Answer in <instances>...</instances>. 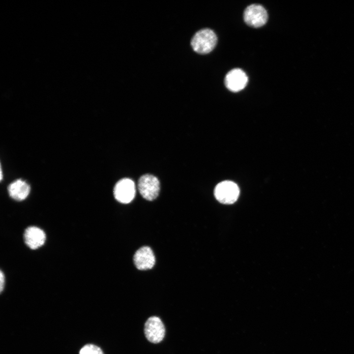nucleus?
I'll return each instance as SVG.
<instances>
[{
  "label": "nucleus",
  "mask_w": 354,
  "mask_h": 354,
  "mask_svg": "<svg viewBox=\"0 0 354 354\" xmlns=\"http://www.w3.org/2000/svg\"><path fill=\"white\" fill-rule=\"evenodd\" d=\"M217 43V36L211 30L204 29L197 31L193 36L191 46L196 52L206 54L211 52Z\"/></svg>",
  "instance_id": "1"
},
{
  "label": "nucleus",
  "mask_w": 354,
  "mask_h": 354,
  "mask_svg": "<svg viewBox=\"0 0 354 354\" xmlns=\"http://www.w3.org/2000/svg\"><path fill=\"white\" fill-rule=\"evenodd\" d=\"M216 199L221 203L232 204L238 199L239 189L238 186L231 181H223L218 183L214 190Z\"/></svg>",
  "instance_id": "2"
},
{
  "label": "nucleus",
  "mask_w": 354,
  "mask_h": 354,
  "mask_svg": "<svg viewBox=\"0 0 354 354\" xmlns=\"http://www.w3.org/2000/svg\"><path fill=\"white\" fill-rule=\"evenodd\" d=\"M138 187L144 198L148 201H152L156 199L159 194L160 182L156 177L146 174L139 178Z\"/></svg>",
  "instance_id": "3"
},
{
  "label": "nucleus",
  "mask_w": 354,
  "mask_h": 354,
  "mask_svg": "<svg viewBox=\"0 0 354 354\" xmlns=\"http://www.w3.org/2000/svg\"><path fill=\"white\" fill-rule=\"evenodd\" d=\"M245 22L249 26L259 28L267 22L268 15L266 10L260 4H253L247 6L244 11Z\"/></svg>",
  "instance_id": "4"
},
{
  "label": "nucleus",
  "mask_w": 354,
  "mask_h": 354,
  "mask_svg": "<svg viewBox=\"0 0 354 354\" xmlns=\"http://www.w3.org/2000/svg\"><path fill=\"white\" fill-rule=\"evenodd\" d=\"M136 187L134 181L130 178H124L119 180L114 189L115 199L122 204L131 202L135 197Z\"/></svg>",
  "instance_id": "5"
},
{
  "label": "nucleus",
  "mask_w": 354,
  "mask_h": 354,
  "mask_svg": "<svg viewBox=\"0 0 354 354\" xmlns=\"http://www.w3.org/2000/svg\"><path fill=\"white\" fill-rule=\"evenodd\" d=\"M144 332L147 339L153 343L160 342L165 334L164 325L157 317L149 318L145 324Z\"/></svg>",
  "instance_id": "6"
},
{
  "label": "nucleus",
  "mask_w": 354,
  "mask_h": 354,
  "mask_svg": "<svg viewBox=\"0 0 354 354\" xmlns=\"http://www.w3.org/2000/svg\"><path fill=\"white\" fill-rule=\"evenodd\" d=\"M248 77L245 73L239 68L230 71L225 78V84L227 88L233 92L243 89L246 86Z\"/></svg>",
  "instance_id": "7"
},
{
  "label": "nucleus",
  "mask_w": 354,
  "mask_h": 354,
  "mask_svg": "<svg viewBox=\"0 0 354 354\" xmlns=\"http://www.w3.org/2000/svg\"><path fill=\"white\" fill-rule=\"evenodd\" d=\"M133 259L137 268L142 270L152 268L155 263L153 252L148 246L139 249L135 253Z\"/></svg>",
  "instance_id": "8"
},
{
  "label": "nucleus",
  "mask_w": 354,
  "mask_h": 354,
  "mask_svg": "<svg viewBox=\"0 0 354 354\" xmlns=\"http://www.w3.org/2000/svg\"><path fill=\"white\" fill-rule=\"evenodd\" d=\"M24 238L26 244L29 248L31 249H36L44 244L46 235L40 228L31 226L26 229Z\"/></svg>",
  "instance_id": "9"
},
{
  "label": "nucleus",
  "mask_w": 354,
  "mask_h": 354,
  "mask_svg": "<svg viewBox=\"0 0 354 354\" xmlns=\"http://www.w3.org/2000/svg\"><path fill=\"white\" fill-rule=\"evenodd\" d=\"M30 185L22 179L13 181L8 187L10 196L16 201H22L26 199L30 194Z\"/></svg>",
  "instance_id": "10"
},
{
  "label": "nucleus",
  "mask_w": 354,
  "mask_h": 354,
  "mask_svg": "<svg viewBox=\"0 0 354 354\" xmlns=\"http://www.w3.org/2000/svg\"><path fill=\"white\" fill-rule=\"evenodd\" d=\"M79 354H104L102 350L93 344H87L80 351Z\"/></svg>",
  "instance_id": "11"
},
{
  "label": "nucleus",
  "mask_w": 354,
  "mask_h": 354,
  "mask_svg": "<svg viewBox=\"0 0 354 354\" xmlns=\"http://www.w3.org/2000/svg\"><path fill=\"white\" fill-rule=\"evenodd\" d=\"M4 284H5V276H4V273L2 272V271H0V292H2L4 289Z\"/></svg>",
  "instance_id": "12"
}]
</instances>
